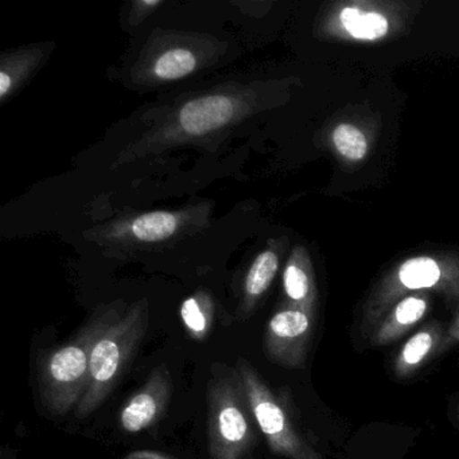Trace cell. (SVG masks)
I'll list each match as a JSON object with an SVG mask.
<instances>
[{"label":"cell","mask_w":459,"mask_h":459,"mask_svg":"<svg viewBox=\"0 0 459 459\" xmlns=\"http://www.w3.org/2000/svg\"><path fill=\"white\" fill-rule=\"evenodd\" d=\"M119 316L108 313L93 318L76 337L42 361L39 394L50 413L63 416L74 408L76 410L90 386L93 346Z\"/></svg>","instance_id":"cell-1"},{"label":"cell","mask_w":459,"mask_h":459,"mask_svg":"<svg viewBox=\"0 0 459 459\" xmlns=\"http://www.w3.org/2000/svg\"><path fill=\"white\" fill-rule=\"evenodd\" d=\"M212 459H244L255 443L254 415L238 370L214 365L208 389Z\"/></svg>","instance_id":"cell-2"},{"label":"cell","mask_w":459,"mask_h":459,"mask_svg":"<svg viewBox=\"0 0 459 459\" xmlns=\"http://www.w3.org/2000/svg\"><path fill=\"white\" fill-rule=\"evenodd\" d=\"M146 327V313L143 308L136 307L126 316H117L100 335L91 359L90 386L74 410L77 418H87L103 404L133 361Z\"/></svg>","instance_id":"cell-3"},{"label":"cell","mask_w":459,"mask_h":459,"mask_svg":"<svg viewBox=\"0 0 459 459\" xmlns=\"http://www.w3.org/2000/svg\"><path fill=\"white\" fill-rule=\"evenodd\" d=\"M236 370L243 383L255 423L271 450L286 459H322L257 370L244 359H238Z\"/></svg>","instance_id":"cell-4"},{"label":"cell","mask_w":459,"mask_h":459,"mask_svg":"<svg viewBox=\"0 0 459 459\" xmlns=\"http://www.w3.org/2000/svg\"><path fill=\"white\" fill-rule=\"evenodd\" d=\"M313 335V316L299 307L283 308L268 322L264 353L281 367L298 369L306 364Z\"/></svg>","instance_id":"cell-5"},{"label":"cell","mask_w":459,"mask_h":459,"mask_svg":"<svg viewBox=\"0 0 459 459\" xmlns=\"http://www.w3.org/2000/svg\"><path fill=\"white\" fill-rule=\"evenodd\" d=\"M170 373L165 365L155 368L146 384L128 400L119 415V424L126 432L143 431L154 426L168 407L171 397Z\"/></svg>","instance_id":"cell-6"},{"label":"cell","mask_w":459,"mask_h":459,"mask_svg":"<svg viewBox=\"0 0 459 459\" xmlns=\"http://www.w3.org/2000/svg\"><path fill=\"white\" fill-rule=\"evenodd\" d=\"M429 311V300L421 295H408L392 306L370 334L373 346H385L399 341L405 333L415 327Z\"/></svg>","instance_id":"cell-7"},{"label":"cell","mask_w":459,"mask_h":459,"mask_svg":"<svg viewBox=\"0 0 459 459\" xmlns=\"http://www.w3.org/2000/svg\"><path fill=\"white\" fill-rule=\"evenodd\" d=\"M446 330L440 324L427 325L400 348L394 361L396 377L408 378L418 373L429 359L440 353Z\"/></svg>","instance_id":"cell-8"},{"label":"cell","mask_w":459,"mask_h":459,"mask_svg":"<svg viewBox=\"0 0 459 459\" xmlns=\"http://www.w3.org/2000/svg\"><path fill=\"white\" fill-rule=\"evenodd\" d=\"M232 100L225 96H208L185 104L179 114L182 128L190 135H205L227 125L233 117Z\"/></svg>","instance_id":"cell-9"},{"label":"cell","mask_w":459,"mask_h":459,"mask_svg":"<svg viewBox=\"0 0 459 459\" xmlns=\"http://www.w3.org/2000/svg\"><path fill=\"white\" fill-rule=\"evenodd\" d=\"M341 23L357 39H377L388 31V21L377 13H361L357 9L342 10Z\"/></svg>","instance_id":"cell-10"},{"label":"cell","mask_w":459,"mask_h":459,"mask_svg":"<svg viewBox=\"0 0 459 459\" xmlns=\"http://www.w3.org/2000/svg\"><path fill=\"white\" fill-rule=\"evenodd\" d=\"M278 256L273 252H263L249 270L246 281L247 308L254 305L257 298L267 291L278 271Z\"/></svg>","instance_id":"cell-11"},{"label":"cell","mask_w":459,"mask_h":459,"mask_svg":"<svg viewBox=\"0 0 459 459\" xmlns=\"http://www.w3.org/2000/svg\"><path fill=\"white\" fill-rule=\"evenodd\" d=\"M176 217L168 212L144 214L133 222V232L142 241H160L176 232Z\"/></svg>","instance_id":"cell-12"},{"label":"cell","mask_w":459,"mask_h":459,"mask_svg":"<svg viewBox=\"0 0 459 459\" xmlns=\"http://www.w3.org/2000/svg\"><path fill=\"white\" fill-rule=\"evenodd\" d=\"M284 291L295 307L310 311L313 305V287L305 270L295 264H290L284 273Z\"/></svg>","instance_id":"cell-13"},{"label":"cell","mask_w":459,"mask_h":459,"mask_svg":"<svg viewBox=\"0 0 459 459\" xmlns=\"http://www.w3.org/2000/svg\"><path fill=\"white\" fill-rule=\"evenodd\" d=\"M182 321L193 340L205 341L212 326V311L197 298L185 300L181 308Z\"/></svg>","instance_id":"cell-14"},{"label":"cell","mask_w":459,"mask_h":459,"mask_svg":"<svg viewBox=\"0 0 459 459\" xmlns=\"http://www.w3.org/2000/svg\"><path fill=\"white\" fill-rule=\"evenodd\" d=\"M335 149L346 160H361L368 152V142L361 130L343 123L333 133Z\"/></svg>","instance_id":"cell-15"},{"label":"cell","mask_w":459,"mask_h":459,"mask_svg":"<svg viewBox=\"0 0 459 459\" xmlns=\"http://www.w3.org/2000/svg\"><path fill=\"white\" fill-rule=\"evenodd\" d=\"M195 68V57L184 49L165 53L155 64V74L162 80H177L192 74Z\"/></svg>","instance_id":"cell-16"},{"label":"cell","mask_w":459,"mask_h":459,"mask_svg":"<svg viewBox=\"0 0 459 459\" xmlns=\"http://www.w3.org/2000/svg\"><path fill=\"white\" fill-rule=\"evenodd\" d=\"M456 345H459V313L456 314L455 319L451 322L450 326L446 329L440 353L450 351V349H453L454 346Z\"/></svg>","instance_id":"cell-17"},{"label":"cell","mask_w":459,"mask_h":459,"mask_svg":"<svg viewBox=\"0 0 459 459\" xmlns=\"http://www.w3.org/2000/svg\"><path fill=\"white\" fill-rule=\"evenodd\" d=\"M125 459H174L165 454L157 453V451L139 450L128 454Z\"/></svg>","instance_id":"cell-18"},{"label":"cell","mask_w":459,"mask_h":459,"mask_svg":"<svg viewBox=\"0 0 459 459\" xmlns=\"http://www.w3.org/2000/svg\"><path fill=\"white\" fill-rule=\"evenodd\" d=\"M10 87H12V79L4 72V74H0V96L2 98L7 95Z\"/></svg>","instance_id":"cell-19"},{"label":"cell","mask_w":459,"mask_h":459,"mask_svg":"<svg viewBox=\"0 0 459 459\" xmlns=\"http://www.w3.org/2000/svg\"><path fill=\"white\" fill-rule=\"evenodd\" d=\"M454 416H455V420L459 423V404L456 405L455 412H454Z\"/></svg>","instance_id":"cell-20"}]
</instances>
